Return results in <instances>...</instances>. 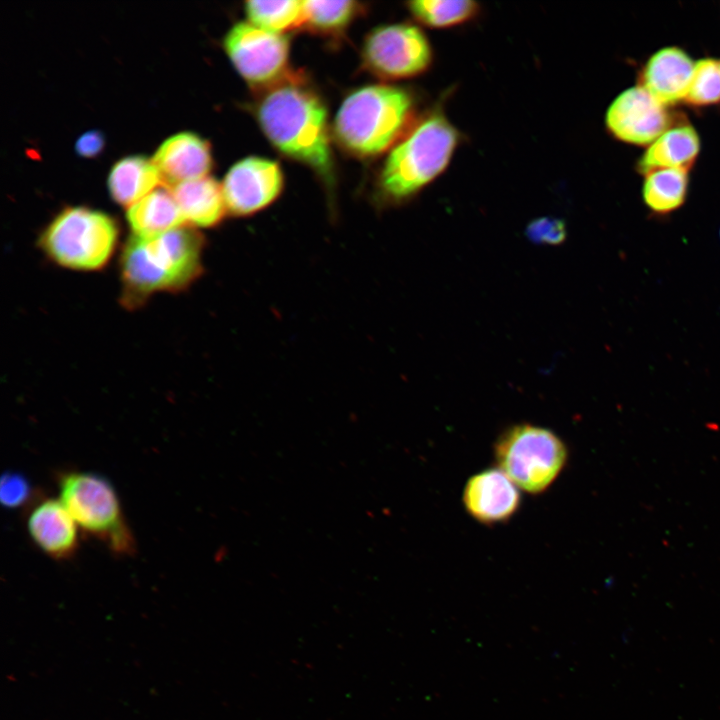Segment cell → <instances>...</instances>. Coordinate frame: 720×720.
Listing matches in <instances>:
<instances>
[{
  "label": "cell",
  "instance_id": "2e32d148",
  "mask_svg": "<svg viewBox=\"0 0 720 720\" xmlns=\"http://www.w3.org/2000/svg\"><path fill=\"white\" fill-rule=\"evenodd\" d=\"M701 141L697 130L688 122H674L654 142L646 147L637 161L642 175L658 169L688 170L700 153Z\"/></svg>",
  "mask_w": 720,
  "mask_h": 720
},
{
  "label": "cell",
  "instance_id": "6da1fadb",
  "mask_svg": "<svg viewBox=\"0 0 720 720\" xmlns=\"http://www.w3.org/2000/svg\"><path fill=\"white\" fill-rule=\"evenodd\" d=\"M261 91L255 114L266 138L332 188L334 163L328 111L322 98L302 76L291 72Z\"/></svg>",
  "mask_w": 720,
  "mask_h": 720
},
{
  "label": "cell",
  "instance_id": "4316f807",
  "mask_svg": "<svg viewBox=\"0 0 720 720\" xmlns=\"http://www.w3.org/2000/svg\"><path fill=\"white\" fill-rule=\"evenodd\" d=\"M104 136L98 130H90L82 134L76 141L75 149L84 157H94L104 147Z\"/></svg>",
  "mask_w": 720,
  "mask_h": 720
},
{
  "label": "cell",
  "instance_id": "8992f818",
  "mask_svg": "<svg viewBox=\"0 0 720 720\" xmlns=\"http://www.w3.org/2000/svg\"><path fill=\"white\" fill-rule=\"evenodd\" d=\"M59 500L88 535L113 553L131 555L136 541L113 485L92 472L66 471L58 476Z\"/></svg>",
  "mask_w": 720,
  "mask_h": 720
},
{
  "label": "cell",
  "instance_id": "7402d4cb",
  "mask_svg": "<svg viewBox=\"0 0 720 720\" xmlns=\"http://www.w3.org/2000/svg\"><path fill=\"white\" fill-rule=\"evenodd\" d=\"M248 22L269 32L282 34L303 27L304 1H246Z\"/></svg>",
  "mask_w": 720,
  "mask_h": 720
},
{
  "label": "cell",
  "instance_id": "4fadbf2b",
  "mask_svg": "<svg viewBox=\"0 0 720 720\" xmlns=\"http://www.w3.org/2000/svg\"><path fill=\"white\" fill-rule=\"evenodd\" d=\"M152 160L161 182L168 188L208 176L213 164L209 142L189 131L179 132L163 141Z\"/></svg>",
  "mask_w": 720,
  "mask_h": 720
},
{
  "label": "cell",
  "instance_id": "52a82bcc",
  "mask_svg": "<svg viewBox=\"0 0 720 720\" xmlns=\"http://www.w3.org/2000/svg\"><path fill=\"white\" fill-rule=\"evenodd\" d=\"M494 450L498 468L530 494L549 488L568 457L567 447L557 434L528 423L508 428L497 439Z\"/></svg>",
  "mask_w": 720,
  "mask_h": 720
},
{
  "label": "cell",
  "instance_id": "44dd1931",
  "mask_svg": "<svg viewBox=\"0 0 720 720\" xmlns=\"http://www.w3.org/2000/svg\"><path fill=\"white\" fill-rule=\"evenodd\" d=\"M361 3L351 0L304 1L303 27L324 36H337L345 32L362 13Z\"/></svg>",
  "mask_w": 720,
  "mask_h": 720
},
{
  "label": "cell",
  "instance_id": "603a6c76",
  "mask_svg": "<svg viewBox=\"0 0 720 720\" xmlns=\"http://www.w3.org/2000/svg\"><path fill=\"white\" fill-rule=\"evenodd\" d=\"M412 16L430 28H450L472 20L480 6L470 0H415L407 3Z\"/></svg>",
  "mask_w": 720,
  "mask_h": 720
},
{
  "label": "cell",
  "instance_id": "ba28073f",
  "mask_svg": "<svg viewBox=\"0 0 720 720\" xmlns=\"http://www.w3.org/2000/svg\"><path fill=\"white\" fill-rule=\"evenodd\" d=\"M361 58L364 67L384 80H402L426 72L433 61L425 33L410 23L382 25L364 39Z\"/></svg>",
  "mask_w": 720,
  "mask_h": 720
},
{
  "label": "cell",
  "instance_id": "ac0fdd59",
  "mask_svg": "<svg viewBox=\"0 0 720 720\" xmlns=\"http://www.w3.org/2000/svg\"><path fill=\"white\" fill-rule=\"evenodd\" d=\"M127 221L138 236H154L186 224L182 212L171 192L157 187L128 207Z\"/></svg>",
  "mask_w": 720,
  "mask_h": 720
},
{
  "label": "cell",
  "instance_id": "d6986e66",
  "mask_svg": "<svg viewBox=\"0 0 720 720\" xmlns=\"http://www.w3.org/2000/svg\"><path fill=\"white\" fill-rule=\"evenodd\" d=\"M161 182L153 160L142 155H130L118 160L108 175V189L112 199L130 207L154 190Z\"/></svg>",
  "mask_w": 720,
  "mask_h": 720
},
{
  "label": "cell",
  "instance_id": "5b68a950",
  "mask_svg": "<svg viewBox=\"0 0 720 720\" xmlns=\"http://www.w3.org/2000/svg\"><path fill=\"white\" fill-rule=\"evenodd\" d=\"M119 240V227L110 215L83 206L62 209L43 229L39 247L63 268L93 272L111 260Z\"/></svg>",
  "mask_w": 720,
  "mask_h": 720
},
{
  "label": "cell",
  "instance_id": "5bb4252c",
  "mask_svg": "<svg viewBox=\"0 0 720 720\" xmlns=\"http://www.w3.org/2000/svg\"><path fill=\"white\" fill-rule=\"evenodd\" d=\"M694 64L684 49L662 47L644 63L638 85L666 107L685 102Z\"/></svg>",
  "mask_w": 720,
  "mask_h": 720
},
{
  "label": "cell",
  "instance_id": "ffe728a7",
  "mask_svg": "<svg viewBox=\"0 0 720 720\" xmlns=\"http://www.w3.org/2000/svg\"><path fill=\"white\" fill-rule=\"evenodd\" d=\"M688 188V170L658 169L644 175L642 199L652 213L666 216L683 206Z\"/></svg>",
  "mask_w": 720,
  "mask_h": 720
},
{
  "label": "cell",
  "instance_id": "cb8c5ba5",
  "mask_svg": "<svg viewBox=\"0 0 720 720\" xmlns=\"http://www.w3.org/2000/svg\"><path fill=\"white\" fill-rule=\"evenodd\" d=\"M685 102L694 107L720 103V60L706 57L695 62Z\"/></svg>",
  "mask_w": 720,
  "mask_h": 720
},
{
  "label": "cell",
  "instance_id": "83f0119b",
  "mask_svg": "<svg viewBox=\"0 0 720 720\" xmlns=\"http://www.w3.org/2000/svg\"><path fill=\"white\" fill-rule=\"evenodd\" d=\"M720 234V233H719Z\"/></svg>",
  "mask_w": 720,
  "mask_h": 720
},
{
  "label": "cell",
  "instance_id": "3957f363",
  "mask_svg": "<svg viewBox=\"0 0 720 720\" xmlns=\"http://www.w3.org/2000/svg\"><path fill=\"white\" fill-rule=\"evenodd\" d=\"M460 138L439 109L416 121L382 165L377 181L380 202L400 205L413 199L446 170Z\"/></svg>",
  "mask_w": 720,
  "mask_h": 720
},
{
  "label": "cell",
  "instance_id": "8fae6325",
  "mask_svg": "<svg viewBox=\"0 0 720 720\" xmlns=\"http://www.w3.org/2000/svg\"><path fill=\"white\" fill-rule=\"evenodd\" d=\"M673 123L667 107L640 85L623 90L605 113L608 133L635 146H649Z\"/></svg>",
  "mask_w": 720,
  "mask_h": 720
},
{
  "label": "cell",
  "instance_id": "7c38bea8",
  "mask_svg": "<svg viewBox=\"0 0 720 720\" xmlns=\"http://www.w3.org/2000/svg\"><path fill=\"white\" fill-rule=\"evenodd\" d=\"M520 492L499 468L473 475L465 484L463 503L475 520L494 524L510 519L520 506Z\"/></svg>",
  "mask_w": 720,
  "mask_h": 720
},
{
  "label": "cell",
  "instance_id": "9c48e42d",
  "mask_svg": "<svg viewBox=\"0 0 720 720\" xmlns=\"http://www.w3.org/2000/svg\"><path fill=\"white\" fill-rule=\"evenodd\" d=\"M224 50L240 76L261 90L283 79L288 73L289 40L250 22H238L226 33Z\"/></svg>",
  "mask_w": 720,
  "mask_h": 720
},
{
  "label": "cell",
  "instance_id": "d4e9b609",
  "mask_svg": "<svg viewBox=\"0 0 720 720\" xmlns=\"http://www.w3.org/2000/svg\"><path fill=\"white\" fill-rule=\"evenodd\" d=\"M33 496L32 485L19 472H4L0 480V501L8 509L19 508L28 503Z\"/></svg>",
  "mask_w": 720,
  "mask_h": 720
},
{
  "label": "cell",
  "instance_id": "30bf717a",
  "mask_svg": "<svg viewBox=\"0 0 720 720\" xmlns=\"http://www.w3.org/2000/svg\"><path fill=\"white\" fill-rule=\"evenodd\" d=\"M283 173L278 162L249 156L227 171L221 184L227 212L252 216L270 206L281 194Z\"/></svg>",
  "mask_w": 720,
  "mask_h": 720
},
{
  "label": "cell",
  "instance_id": "484cf974",
  "mask_svg": "<svg viewBox=\"0 0 720 720\" xmlns=\"http://www.w3.org/2000/svg\"><path fill=\"white\" fill-rule=\"evenodd\" d=\"M528 239L536 244L559 245L567 237L565 223L554 217H540L530 222L526 228Z\"/></svg>",
  "mask_w": 720,
  "mask_h": 720
},
{
  "label": "cell",
  "instance_id": "9a60e30c",
  "mask_svg": "<svg viewBox=\"0 0 720 720\" xmlns=\"http://www.w3.org/2000/svg\"><path fill=\"white\" fill-rule=\"evenodd\" d=\"M33 543L50 558H71L78 548L77 524L60 500L43 498L26 519Z\"/></svg>",
  "mask_w": 720,
  "mask_h": 720
},
{
  "label": "cell",
  "instance_id": "7a4b0ae2",
  "mask_svg": "<svg viewBox=\"0 0 720 720\" xmlns=\"http://www.w3.org/2000/svg\"><path fill=\"white\" fill-rule=\"evenodd\" d=\"M206 241L184 224L154 236L132 235L120 257V301L127 309L142 306L160 292L189 288L204 271Z\"/></svg>",
  "mask_w": 720,
  "mask_h": 720
},
{
  "label": "cell",
  "instance_id": "277c9868",
  "mask_svg": "<svg viewBox=\"0 0 720 720\" xmlns=\"http://www.w3.org/2000/svg\"><path fill=\"white\" fill-rule=\"evenodd\" d=\"M415 101L406 89L371 84L353 90L342 101L333 123L338 144L358 158L389 151L414 124Z\"/></svg>",
  "mask_w": 720,
  "mask_h": 720
},
{
  "label": "cell",
  "instance_id": "e0dca14e",
  "mask_svg": "<svg viewBox=\"0 0 720 720\" xmlns=\"http://www.w3.org/2000/svg\"><path fill=\"white\" fill-rule=\"evenodd\" d=\"M187 225L210 228L221 223L227 212L222 187L211 176L179 183L169 188Z\"/></svg>",
  "mask_w": 720,
  "mask_h": 720
}]
</instances>
